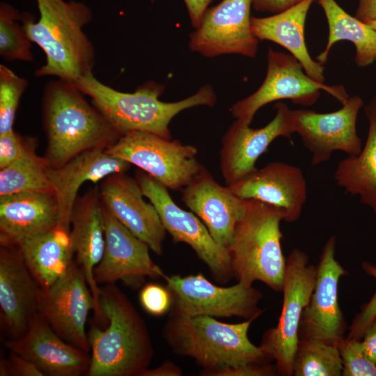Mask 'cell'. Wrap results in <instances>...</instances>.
<instances>
[{"instance_id": "8992f818", "label": "cell", "mask_w": 376, "mask_h": 376, "mask_svg": "<svg viewBox=\"0 0 376 376\" xmlns=\"http://www.w3.org/2000/svg\"><path fill=\"white\" fill-rule=\"evenodd\" d=\"M283 211L253 199L246 201L244 214L235 228L227 248L234 276L252 285L260 281L275 291H282L286 267L281 239Z\"/></svg>"}, {"instance_id": "7a4b0ae2", "label": "cell", "mask_w": 376, "mask_h": 376, "mask_svg": "<svg viewBox=\"0 0 376 376\" xmlns=\"http://www.w3.org/2000/svg\"><path fill=\"white\" fill-rule=\"evenodd\" d=\"M36 1L40 14L36 22L31 14L22 13L28 37L45 54V65L35 75L76 83L92 72L95 64L94 47L83 30L92 19V12L81 1Z\"/></svg>"}, {"instance_id": "f35d334b", "label": "cell", "mask_w": 376, "mask_h": 376, "mask_svg": "<svg viewBox=\"0 0 376 376\" xmlns=\"http://www.w3.org/2000/svg\"><path fill=\"white\" fill-rule=\"evenodd\" d=\"M278 375L276 365L249 363L229 367L216 373L214 376H272Z\"/></svg>"}, {"instance_id": "60d3db41", "label": "cell", "mask_w": 376, "mask_h": 376, "mask_svg": "<svg viewBox=\"0 0 376 376\" xmlns=\"http://www.w3.org/2000/svg\"><path fill=\"white\" fill-rule=\"evenodd\" d=\"M194 28L200 24L203 16L212 0H183Z\"/></svg>"}, {"instance_id": "484cf974", "label": "cell", "mask_w": 376, "mask_h": 376, "mask_svg": "<svg viewBox=\"0 0 376 376\" xmlns=\"http://www.w3.org/2000/svg\"><path fill=\"white\" fill-rule=\"evenodd\" d=\"M313 1L303 0L269 17H251V26L258 40H269L285 47L301 64L309 77L324 83V67L311 58L304 39L306 19Z\"/></svg>"}, {"instance_id": "d6a6232c", "label": "cell", "mask_w": 376, "mask_h": 376, "mask_svg": "<svg viewBox=\"0 0 376 376\" xmlns=\"http://www.w3.org/2000/svg\"><path fill=\"white\" fill-rule=\"evenodd\" d=\"M27 85L26 79L0 65V134L13 130L16 111Z\"/></svg>"}, {"instance_id": "d6986e66", "label": "cell", "mask_w": 376, "mask_h": 376, "mask_svg": "<svg viewBox=\"0 0 376 376\" xmlns=\"http://www.w3.org/2000/svg\"><path fill=\"white\" fill-rule=\"evenodd\" d=\"M6 346L33 361L44 375H86L91 365L88 353L63 340L39 313L26 332Z\"/></svg>"}, {"instance_id": "603a6c76", "label": "cell", "mask_w": 376, "mask_h": 376, "mask_svg": "<svg viewBox=\"0 0 376 376\" xmlns=\"http://www.w3.org/2000/svg\"><path fill=\"white\" fill-rule=\"evenodd\" d=\"M59 210L54 192L24 191L0 196V244L17 247L56 227Z\"/></svg>"}, {"instance_id": "ffe728a7", "label": "cell", "mask_w": 376, "mask_h": 376, "mask_svg": "<svg viewBox=\"0 0 376 376\" xmlns=\"http://www.w3.org/2000/svg\"><path fill=\"white\" fill-rule=\"evenodd\" d=\"M226 186L242 199L257 200L281 209L287 222L299 219L307 198L301 170L281 162H270Z\"/></svg>"}, {"instance_id": "3957f363", "label": "cell", "mask_w": 376, "mask_h": 376, "mask_svg": "<svg viewBox=\"0 0 376 376\" xmlns=\"http://www.w3.org/2000/svg\"><path fill=\"white\" fill-rule=\"evenodd\" d=\"M100 308L108 326L90 328L91 365L87 376H139L154 350L147 327L114 283L100 287Z\"/></svg>"}, {"instance_id": "1f68e13d", "label": "cell", "mask_w": 376, "mask_h": 376, "mask_svg": "<svg viewBox=\"0 0 376 376\" xmlns=\"http://www.w3.org/2000/svg\"><path fill=\"white\" fill-rule=\"evenodd\" d=\"M22 13L10 4H0V55L7 61H32L31 41L24 29Z\"/></svg>"}, {"instance_id": "ab89813d", "label": "cell", "mask_w": 376, "mask_h": 376, "mask_svg": "<svg viewBox=\"0 0 376 376\" xmlns=\"http://www.w3.org/2000/svg\"><path fill=\"white\" fill-rule=\"evenodd\" d=\"M303 0H251L253 8L258 11L278 13Z\"/></svg>"}, {"instance_id": "4fadbf2b", "label": "cell", "mask_w": 376, "mask_h": 376, "mask_svg": "<svg viewBox=\"0 0 376 376\" xmlns=\"http://www.w3.org/2000/svg\"><path fill=\"white\" fill-rule=\"evenodd\" d=\"M342 104L340 109L330 113L292 111L295 133L300 136L304 146L312 154L313 166L329 160L336 150L355 156L362 149L357 120L363 101L359 96H352Z\"/></svg>"}, {"instance_id": "7bdbcfd3", "label": "cell", "mask_w": 376, "mask_h": 376, "mask_svg": "<svg viewBox=\"0 0 376 376\" xmlns=\"http://www.w3.org/2000/svg\"><path fill=\"white\" fill-rule=\"evenodd\" d=\"M355 17L368 23L376 20V0H359Z\"/></svg>"}, {"instance_id": "6da1fadb", "label": "cell", "mask_w": 376, "mask_h": 376, "mask_svg": "<svg viewBox=\"0 0 376 376\" xmlns=\"http://www.w3.org/2000/svg\"><path fill=\"white\" fill-rule=\"evenodd\" d=\"M84 95L75 83L60 79L45 87L42 118L47 146L43 157L50 168L86 150L107 148L121 136Z\"/></svg>"}, {"instance_id": "8fae6325", "label": "cell", "mask_w": 376, "mask_h": 376, "mask_svg": "<svg viewBox=\"0 0 376 376\" xmlns=\"http://www.w3.org/2000/svg\"><path fill=\"white\" fill-rule=\"evenodd\" d=\"M135 179L143 196L155 207L174 242L189 245L217 281L226 282L234 276L227 249L214 240L194 213L180 208L168 189L146 172H138Z\"/></svg>"}, {"instance_id": "f546056e", "label": "cell", "mask_w": 376, "mask_h": 376, "mask_svg": "<svg viewBox=\"0 0 376 376\" xmlns=\"http://www.w3.org/2000/svg\"><path fill=\"white\" fill-rule=\"evenodd\" d=\"M43 157L31 149L20 159L0 169V196L24 191L54 192Z\"/></svg>"}, {"instance_id": "4dcf8cb0", "label": "cell", "mask_w": 376, "mask_h": 376, "mask_svg": "<svg viewBox=\"0 0 376 376\" xmlns=\"http://www.w3.org/2000/svg\"><path fill=\"white\" fill-rule=\"evenodd\" d=\"M343 364L336 345L299 338L292 363L295 376H340Z\"/></svg>"}, {"instance_id": "d590c367", "label": "cell", "mask_w": 376, "mask_h": 376, "mask_svg": "<svg viewBox=\"0 0 376 376\" xmlns=\"http://www.w3.org/2000/svg\"><path fill=\"white\" fill-rule=\"evenodd\" d=\"M362 269L376 281V265L369 262H362ZM376 318V288L370 300L363 304L359 312L354 316L349 327L348 338L361 340L365 331Z\"/></svg>"}, {"instance_id": "7402d4cb", "label": "cell", "mask_w": 376, "mask_h": 376, "mask_svg": "<svg viewBox=\"0 0 376 376\" xmlns=\"http://www.w3.org/2000/svg\"><path fill=\"white\" fill-rule=\"evenodd\" d=\"M40 289L17 249L1 246V319L12 338L23 335L38 313Z\"/></svg>"}, {"instance_id": "4316f807", "label": "cell", "mask_w": 376, "mask_h": 376, "mask_svg": "<svg viewBox=\"0 0 376 376\" xmlns=\"http://www.w3.org/2000/svg\"><path fill=\"white\" fill-rule=\"evenodd\" d=\"M16 248L42 289L51 287L65 272L75 253L70 230L59 225L24 241Z\"/></svg>"}, {"instance_id": "74e56055", "label": "cell", "mask_w": 376, "mask_h": 376, "mask_svg": "<svg viewBox=\"0 0 376 376\" xmlns=\"http://www.w3.org/2000/svg\"><path fill=\"white\" fill-rule=\"evenodd\" d=\"M1 376H44L43 373L28 358L10 351L7 359L0 362Z\"/></svg>"}, {"instance_id": "2e32d148", "label": "cell", "mask_w": 376, "mask_h": 376, "mask_svg": "<svg viewBox=\"0 0 376 376\" xmlns=\"http://www.w3.org/2000/svg\"><path fill=\"white\" fill-rule=\"evenodd\" d=\"M105 246L102 258L93 270L96 283L113 284L122 281L130 285L146 276L166 274L151 259L149 246L119 221L102 202Z\"/></svg>"}, {"instance_id": "83f0119b", "label": "cell", "mask_w": 376, "mask_h": 376, "mask_svg": "<svg viewBox=\"0 0 376 376\" xmlns=\"http://www.w3.org/2000/svg\"><path fill=\"white\" fill-rule=\"evenodd\" d=\"M364 110L369 123L364 146L359 155L338 163L334 180L347 193L359 196L376 215V95Z\"/></svg>"}, {"instance_id": "5bb4252c", "label": "cell", "mask_w": 376, "mask_h": 376, "mask_svg": "<svg viewBox=\"0 0 376 376\" xmlns=\"http://www.w3.org/2000/svg\"><path fill=\"white\" fill-rule=\"evenodd\" d=\"M251 0H222L208 8L191 34V51L206 57L237 54L254 58L258 39L251 26Z\"/></svg>"}, {"instance_id": "836d02e7", "label": "cell", "mask_w": 376, "mask_h": 376, "mask_svg": "<svg viewBox=\"0 0 376 376\" xmlns=\"http://www.w3.org/2000/svg\"><path fill=\"white\" fill-rule=\"evenodd\" d=\"M336 345L342 360L343 376H376V363L366 355L361 340L343 337Z\"/></svg>"}, {"instance_id": "52a82bcc", "label": "cell", "mask_w": 376, "mask_h": 376, "mask_svg": "<svg viewBox=\"0 0 376 376\" xmlns=\"http://www.w3.org/2000/svg\"><path fill=\"white\" fill-rule=\"evenodd\" d=\"M308 262V256L299 249H294L286 258L281 315L276 326L263 334L260 345L267 357L275 361L280 375H293L301 318L316 280V267Z\"/></svg>"}, {"instance_id": "277c9868", "label": "cell", "mask_w": 376, "mask_h": 376, "mask_svg": "<svg viewBox=\"0 0 376 376\" xmlns=\"http://www.w3.org/2000/svg\"><path fill=\"white\" fill-rule=\"evenodd\" d=\"M75 84L91 97L93 104L121 136L141 131L171 139L169 125L173 117L191 107H212L217 101L210 85L182 100L166 102L159 99L164 86L155 81L144 83L133 93H123L102 83L90 72Z\"/></svg>"}, {"instance_id": "e575fe53", "label": "cell", "mask_w": 376, "mask_h": 376, "mask_svg": "<svg viewBox=\"0 0 376 376\" xmlns=\"http://www.w3.org/2000/svg\"><path fill=\"white\" fill-rule=\"evenodd\" d=\"M36 145L35 138L22 136L14 130L0 134V169L20 159Z\"/></svg>"}, {"instance_id": "cb8c5ba5", "label": "cell", "mask_w": 376, "mask_h": 376, "mask_svg": "<svg viewBox=\"0 0 376 376\" xmlns=\"http://www.w3.org/2000/svg\"><path fill=\"white\" fill-rule=\"evenodd\" d=\"M70 238L77 263L82 268L95 304L97 321L105 323L100 308V287L93 270L100 262L105 246L104 224L99 189H89L77 196L70 217Z\"/></svg>"}, {"instance_id": "30bf717a", "label": "cell", "mask_w": 376, "mask_h": 376, "mask_svg": "<svg viewBox=\"0 0 376 376\" xmlns=\"http://www.w3.org/2000/svg\"><path fill=\"white\" fill-rule=\"evenodd\" d=\"M164 279L172 296L173 315L255 320L263 313L258 307L262 294L252 285L238 282L233 286L220 287L201 274L166 276Z\"/></svg>"}, {"instance_id": "f1b7e54d", "label": "cell", "mask_w": 376, "mask_h": 376, "mask_svg": "<svg viewBox=\"0 0 376 376\" xmlns=\"http://www.w3.org/2000/svg\"><path fill=\"white\" fill-rule=\"evenodd\" d=\"M327 18L329 35L324 51L317 57L324 64L332 46L347 40L355 47V63L366 67L376 61V31L370 25L346 13L335 0H318Z\"/></svg>"}, {"instance_id": "f6af8a7d", "label": "cell", "mask_w": 376, "mask_h": 376, "mask_svg": "<svg viewBox=\"0 0 376 376\" xmlns=\"http://www.w3.org/2000/svg\"><path fill=\"white\" fill-rule=\"evenodd\" d=\"M367 24L376 31V20L368 22Z\"/></svg>"}, {"instance_id": "ba28073f", "label": "cell", "mask_w": 376, "mask_h": 376, "mask_svg": "<svg viewBox=\"0 0 376 376\" xmlns=\"http://www.w3.org/2000/svg\"><path fill=\"white\" fill-rule=\"evenodd\" d=\"M106 151L173 190L182 189L206 169L196 158V147L146 132L126 133Z\"/></svg>"}, {"instance_id": "8d00e7d4", "label": "cell", "mask_w": 376, "mask_h": 376, "mask_svg": "<svg viewBox=\"0 0 376 376\" xmlns=\"http://www.w3.org/2000/svg\"><path fill=\"white\" fill-rule=\"evenodd\" d=\"M139 301L145 311L153 315L164 314L172 306L169 290L154 283H148L142 288Z\"/></svg>"}, {"instance_id": "ac0fdd59", "label": "cell", "mask_w": 376, "mask_h": 376, "mask_svg": "<svg viewBox=\"0 0 376 376\" xmlns=\"http://www.w3.org/2000/svg\"><path fill=\"white\" fill-rule=\"evenodd\" d=\"M102 203L153 252L162 255L166 230L155 207L143 199L136 179L125 173L105 178L99 188Z\"/></svg>"}, {"instance_id": "b9f144b4", "label": "cell", "mask_w": 376, "mask_h": 376, "mask_svg": "<svg viewBox=\"0 0 376 376\" xmlns=\"http://www.w3.org/2000/svg\"><path fill=\"white\" fill-rule=\"evenodd\" d=\"M361 343L368 357L376 363V318L365 331Z\"/></svg>"}, {"instance_id": "d4e9b609", "label": "cell", "mask_w": 376, "mask_h": 376, "mask_svg": "<svg viewBox=\"0 0 376 376\" xmlns=\"http://www.w3.org/2000/svg\"><path fill=\"white\" fill-rule=\"evenodd\" d=\"M131 164L97 148L81 152L57 168L47 167V175L56 197L59 221L58 225L70 230L71 212L80 187L86 181L93 182L107 176L125 173Z\"/></svg>"}, {"instance_id": "44dd1931", "label": "cell", "mask_w": 376, "mask_h": 376, "mask_svg": "<svg viewBox=\"0 0 376 376\" xmlns=\"http://www.w3.org/2000/svg\"><path fill=\"white\" fill-rule=\"evenodd\" d=\"M182 201L205 224L214 240L228 248L246 199L219 184L205 169L182 189Z\"/></svg>"}, {"instance_id": "e0dca14e", "label": "cell", "mask_w": 376, "mask_h": 376, "mask_svg": "<svg viewBox=\"0 0 376 376\" xmlns=\"http://www.w3.org/2000/svg\"><path fill=\"white\" fill-rule=\"evenodd\" d=\"M276 115L265 126L253 129L237 120L221 139L220 169L226 185L244 178L257 168L256 162L276 138L290 139L295 133L292 110L283 102L275 105Z\"/></svg>"}, {"instance_id": "5b68a950", "label": "cell", "mask_w": 376, "mask_h": 376, "mask_svg": "<svg viewBox=\"0 0 376 376\" xmlns=\"http://www.w3.org/2000/svg\"><path fill=\"white\" fill-rule=\"evenodd\" d=\"M253 320L228 324L207 315L171 314L164 334L174 352L194 359L203 368V375L214 376L229 367L272 361L248 338Z\"/></svg>"}, {"instance_id": "9a60e30c", "label": "cell", "mask_w": 376, "mask_h": 376, "mask_svg": "<svg viewBox=\"0 0 376 376\" xmlns=\"http://www.w3.org/2000/svg\"><path fill=\"white\" fill-rule=\"evenodd\" d=\"M336 238L325 242L316 267V280L299 324V339L312 338L331 345L344 337L346 320L338 301V283L347 272L335 258Z\"/></svg>"}, {"instance_id": "ee69618b", "label": "cell", "mask_w": 376, "mask_h": 376, "mask_svg": "<svg viewBox=\"0 0 376 376\" xmlns=\"http://www.w3.org/2000/svg\"><path fill=\"white\" fill-rule=\"evenodd\" d=\"M181 370L173 363L164 361L160 366L153 368L145 369L139 376H180Z\"/></svg>"}, {"instance_id": "9c48e42d", "label": "cell", "mask_w": 376, "mask_h": 376, "mask_svg": "<svg viewBox=\"0 0 376 376\" xmlns=\"http://www.w3.org/2000/svg\"><path fill=\"white\" fill-rule=\"evenodd\" d=\"M292 55L269 48L265 78L253 94L232 105V116L250 125L257 111L264 105L282 99L310 106L316 102L323 90L342 104L349 97L343 86H328L309 77Z\"/></svg>"}, {"instance_id": "7c38bea8", "label": "cell", "mask_w": 376, "mask_h": 376, "mask_svg": "<svg viewBox=\"0 0 376 376\" xmlns=\"http://www.w3.org/2000/svg\"><path fill=\"white\" fill-rule=\"evenodd\" d=\"M94 308L84 270L75 260L51 287L39 290L38 313L63 340L87 353L91 346L86 323Z\"/></svg>"}]
</instances>
